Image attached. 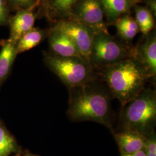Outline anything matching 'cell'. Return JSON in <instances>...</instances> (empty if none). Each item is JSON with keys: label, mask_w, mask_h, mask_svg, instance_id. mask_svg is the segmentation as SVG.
<instances>
[{"label": "cell", "mask_w": 156, "mask_h": 156, "mask_svg": "<svg viewBox=\"0 0 156 156\" xmlns=\"http://www.w3.org/2000/svg\"><path fill=\"white\" fill-rule=\"evenodd\" d=\"M121 156H146L144 149L129 154H121Z\"/></svg>", "instance_id": "23"}, {"label": "cell", "mask_w": 156, "mask_h": 156, "mask_svg": "<svg viewBox=\"0 0 156 156\" xmlns=\"http://www.w3.org/2000/svg\"><path fill=\"white\" fill-rule=\"evenodd\" d=\"M31 156V155H26V156Z\"/></svg>", "instance_id": "25"}, {"label": "cell", "mask_w": 156, "mask_h": 156, "mask_svg": "<svg viewBox=\"0 0 156 156\" xmlns=\"http://www.w3.org/2000/svg\"><path fill=\"white\" fill-rule=\"evenodd\" d=\"M112 25L116 28L119 39L128 45H130L133 39L140 32L135 19L129 13L119 17Z\"/></svg>", "instance_id": "14"}, {"label": "cell", "mask_w": 156, "mask_h": 156, "mask_svg": "<svg viewBox=\"0 0 156 156\" xmlns=\"http://www.w3.org/2000/svg\"><path fill=\"white\" fill-rule=\"evenodd\" d=\"M156 125V91L146 87L134 99L122 106L119 116L120 130H131L146 136Z\"/></svg>", "instance_id": "3"}, {"label": "cell", "mask_w": 156, "mask_h": 156, "mask_svg": "<svg viewBox=\"0 0 156 156\" xmlns=\"http://www.w3.org/2000/svg\"><path fill=\"white\" fill-rule=\"evenodd\" d=\"M97 78L106 84L112 96L122 106L134 99L151 81L144 69L133 57H129L96 72Z\"/></svg>", "instance_id": "2"}, {"label": "cell", "mask_w": 156, "mask_h": 156, "mask_svg": "<svg viewBox=\"0 0 156 156\" xmlns=\"http://www.w3.org/2000/svg\"><path fill=\"white\" fill-rule=\"evenodd\" d=\"M133 9L135 14V19L144 37L154 30L155 19L151 11L145 6L136 4L133 7Z\"/></svg>", "instance_id": "17"}, {"label": "cell", "mask_w": 156, "mask_h": 156, "mask_svg": "<svg viewBox=\"0 0 156 156\" xmlns=\"http://www.w3.org/2000/svg\"><path fill=\"white\" fill-rule=\"evenodd\" d=\"M121 154H129L144 148L145 136L135 131H112Z\"/></svg>", "instance_id": "11"}, {"label": "cell", "mask_w": 156, "mask_h": 156, "mask_svg": "<svg viewBox=\"0 0 156 156\" xmlns=\"http://www.w3.org/2000/svg\"><path fill=\"white\" fill-rule=\"evenodd\" d=\"M144 150L146 156H156V134L154 131L145 136Z\"/></svg>", "instance_id": "20"}, {"label": "cell", "mask_w": 156, "mask_h": 156, "mask_svg": "<svg viewBox=\"0 0 156 156\" xmlns=\"http://www.w3.org/2000/svg\"><path fill=\"white\" fill-rule=\"evenodd\" d=\"M144 3L146 6L153 14L154 18L156 17V0H141L140 3Z\"/></svg>", "instance_id": "22"}, {"label": "cell", "mask_w": 156, "mask_h": 156, "mask_svg": "<svg viewBox=\"0 0 156 156\" xmlns=\"http://www.w3.org/2000/svg\"><path fill=\"white\" fill-rule=\"evenodd\" d=\"M69 17L83 23L95 33L108 32L100 0H78L73 6Z\"/></svg>", "instance_id": "6"}, {"label": "cell", "mask_w": 156, "mask_h": 156, "mask_svg": "<svg viewBox=\"0 0 156 156\" xmlns=\"http://www.w3.org/2000/svg\"><path fill=\"white\" fill-rule=\"evenodd\" d=\"M10 17V9L6 0H0V26L8 24Z\"/></svg>", "instance_id": "21"}, {"label": "cell", "mask_w": 156, "mask_h": 156, "mask_svg": "<svg viewBox=\"0 0 156 156\" xmlns=\"http://www.w3.org/2000/svg\"><path fill=\"white\" fill-rule=\"evenodd\" d=\"M103 7L106 25H112L116 19L124 14L129 13L134 6L141 0H100Z\"/></svg>", "instance_id": "12"}, {"label": "cell", "mask_w": 156, "mask_h": 156, "mask_svg": "<svg viewBox=\"0 0 156 156\" xmlns=\"http://www.w3.org/2000/svg\"><path fill=\"white\" fill-rule=\"evenodd\" d=\"M78 0H48L40 16H45L50 21L67 19L70 16L73 5Z\"/></svg>", "instance_id": "13"}, {"label": "cell", "mask_w": 156, "mask_h": 156, "mask_svg": "<svg viewBox=\"0 0 156 156\" xmlns=\"http://www.w3.org/2000/svg\"><path fill=\"white\" fill-rule=\"evenodd\" d=\"M68 90L67 115L72 122H93L112 130V96L101 80L97 78Z\"/></svg>", "instance_id": "1"}, {"label": "cell", "mask_w": 156, "mask_h": 156, "mask_svg": "<svg viewBox=\"0 0 156 156\" xmlns=\"http://www.w3.org/2000/svg\"><path fill=\"white\" fill-rule=\"evenodd\" d=\"M44 62L68 89L97 78L90 62L82 57H61L45 52Z\"/></svg>", "instance_id": "4"}, {"label": "cell", "mask_w": 156, "mask_h": 156, "mask_svg": "<svg viewBox=\"0 0 156 156\" xmlns=\"http://www.w3.org/2000/svg\"><path fill=\"white\" fill-rule=\"evenodd\" d=\"M46 31L39 28H33L24 34L17 43V55L30 50L45 39Z\"/></svg>", "instance_id": "16"}, {"label": "cell", "mask_w": 156, "mask_h": 156, "mask_svg": "<svg viewBox=\"0 0 156 156\" xmlns=\"http://www.w3.org/2000/svg\"><path fill=\"white\" fill-rule=\"evenodd\" d=\"M53 27L60 30L72 39L81 55L89 62L90 50L95 34L93 30L71 17L57 20Z\"/></svg>", "instance_id": "7"}, {"label": "cell", "mask_w": 156, "mask_h": 156, "mask_svg": "<svg viewBox=\"0 0 156 156\" xmlns=\"http://www.w3.org/2000/svg\"><path fill=\"white\" fill-rule=\"evenodd\" d=\"M39 3L26 9L16 11V14L10 17V35L9 39L17 43L24 34L33 28L36 19L39 16Z\"/></svg>", "instance_id": "9"}, {"label": "cell", "mask_w": 156, "mask_h": 156, "mask_svg": "<svg viewBox=\"0 0 156 156\" xmlns=\"http://www.w3.org/2000/svg\"><path fill=\"white\" fill-rule=\"evenodd\" d=\"M134 46L112 36L109 32L95 34L89 62L95 73L133 57Z\"/></svg>", "instance_id": "5"}, {"label": "cell", "mask_w": 156, "mask_h": 156, "mask_svg": "<svg viewBox=\"0 0 156 156\" xmlns=\"http://www.w3.org/2000/svg\"><path fill=\"white\" fill-rule=\"evenodd\" d=\"M2 46L0 51V82L8 76L17 56V42L8 38L2 42Z\"/></svg>", "instance_id": "15"}, {"label": "cell", "mask_w": 156, "mask_h": 156, "mask_svg": "<svg viewBox=\"0 0 156 156\" xmlns=\"http://www.w3.org/2000/svg\"></svg>", "instance_id": "26"}, {"label": "cell", "mask_w": 156, "mask_h": 156, "mask_svg": "<svg viewBox=\"0 0 156 156\" xmlns=\"http://www.w3.org/2000/svg\"><path fill=\"white\" fill-rule=\"evenodd\" d=\"M133 58L138 62L153 84L156 79V33L155 29L134 46Z\"/></svg>", "instance_id": "8"}, {"label": "cell", "mask_w": 156, "mask_h": 156, "mask_svg": "<svg viewBox=\"0 0 156 156\" xmlns=\"http://www.w3.org/2000/svg\"><path fill=\"white\" fill-rule=\"evenodd\" d=\"M39 1H40V5L38 9V12H39V15H41V12L42 11L43 9L44 8L48 0H39Z\"/></svg>", "instance_id": "24"}, {"label": "cell", "mask_w": 156, "mask_h": 156, "mask_svg": "<svg viewBox=\"0 0 156 156\" xmlns=\"http://www.w3.org/2000/svg\"><path fill=\"white\" fill-rule=\"evenodd\" d=\"M46 33L51 53L61 57H82L72 39L60 30L52 26Z\"/></svg>", "instance_id": "10"}, {"label": "cell", "mask_w": 156, "mask_h": 156, "mask_svg": "<svg viewBox=\"0 0 156 156\" xmlns=\"http://www.w3.org/2000/svg\"><path fill=\"white\" fill-rule=\"evenodd\" d=\"M10 11H17L29 8L39 3V0H6Z\"/></svg>", "instance_id": "19"}, {"label": "cell", "mask_w": 156, "mask_h": 156, "mask_svg": "<svg viewBox=\"0 0 156 156\" xmlns=\"http://www.w3.org/2000/svg\"><path fill=\"white\" fill-rule=\"evenodd\" d=\"M16 149L13 138L0 125V156H9Z\"/></svg>", "instance_id": "18"}]
</instances>
